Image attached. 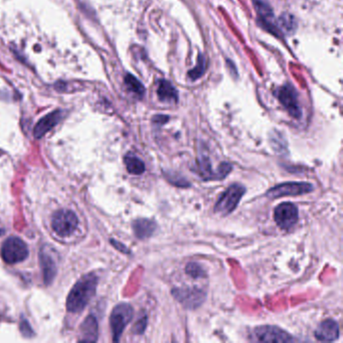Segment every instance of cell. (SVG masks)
<instances>
[{
  "mask_svg": "<svg viewBox=\"0 0 343 343\" xmlns=\"http://www.w3.org/2000/svg\"><path fill=\"white\" fill-rule=\"evenodd\" d=\"M124 163L126 165L127 171L131 174L140 175L145 171L144 162L134 154H127L124 157Z\"/></svg>",
  "mask_w": 343,
  "mask_h": 343,
  "instance_id": "d6986e66",
  "label": "cell"
},
{
  "mask_svg": "<svg viewBox=\"0 0 343 343\" xmlns=\"http://www.w3.org/2000/svg\"><path fill=\"white\" fill-rule=\"evenodd\" d=\"M125 84L127 86V88L133 92L134 94H136L137 96L139 97H142L144 95V92H145V89H144V86L135 78L133 77L132 75L128 74L126 77H125Z\"/></svg>",
  "mask_w": 343,
  "mask_h": 343,
  "instance_id": "44dd1931",
  "label": "cell"
},
{
  "mask_svg": "<svg viewBox=\"0 0 343 343\" xmlns=\"http://www.w3.org/2000/svg\"><path fill=\"white\" fill-rule=\"evenodd\" d=\"M79 221L76 214L69 210L57 212L52 220V228L61 237H68L78 228Z\"/></svg>",
  "mask_w": 343,
  "mask_h": 343,
  "instance_id": "5b68a950",
  "label": "cell"
},
{
  "mask_svg": "<svg viewBox=\"0 0 343 343\" xmlns=\"http://www.w3.org/2000/svg\"><path fill=\"white\" fill-rule=\"evenodd\" d=\"M133 231L135 235L140 239H145L150 237L157 228L156 224L152 220L148 219H138L132 224Z\"/></svg>",
  "mask_w": 343,
  "mask_h": 343,
  "instance_id": "2e32d148",
  "label": "cell"
},
{
  "mask_svg": "<svg viewBox=\"0 0 343 343\" xmlns=\"http://www.w3.org/2000/svg\"><path fill=\"white\" fill-rule=\"evenodd\" d=\"M133 314L134 311L132 306L127 303L118 304L113 309L110 316V326L115 342L120 340L125 327L132 320Z\"/></svg>",
  "mask_w": 343,
  "mask_h": 343,
  "instance_id": "277c9868",
  "label": "cell"
},
{
  "mask_svg": "<svg viewBox=\"0 0 343 343\" xmlns=\"http://www.w3.org/2000/svg\"><path fill=\"white\" fill-rule=\"evenodd\" d=\"M62 116H63L62 111L58 110L41 118L34 127V130H33L34 137L37 139L43 137L50 130H52L61 121Z\"/></svg>",
  "mask_w": 343,
  "mask_h": 343,
  "instance_id": "5bb4252c",
  "label": "cell"
},
{
  "mask_svg": "<svg viewBox=\"0 0 343 343\" xmlns=\"http://www.w3.org/2000/svg\"><path fill=\"white\" fill-rule=\"evenodd\" d=\"M246 187L238 183H233L220 197L215 205V213L223 217L230 215L238 206L241 198L246 193Z\"/></svg>",
  "mask_w": 343,
  "mask_h": 343,
  "instance_id": "7a4b0ae2",
  "label": "cell"
},
{
  "mask_svg": "<svg viewBox=\"0 0 343 343\" xmlns=\"http://www.w3.org/2000/svg\"><path fill=\"white\" fill-rule=\"evenodd\" d=\"M3 232H4V231H3V229H0V235H1V234H3Z\"/></svg>",
  "mask_w": 343,
  "mask_h": 343,
  "instance_id": "83f0119b",
  "label": "cell"
},
{
  "mask_svg": "<svg viewBox=\"0 0 343 343\" xmlns=\"http://www.w3.org/2000/svg\"><path fill=\"white\" fill-rule=\"evenodd\" d=\"M164 176L169 181V183H171V184H173L175 186H178V187H188L189 186L188 181L184 177H181L177 173H174V172H172V173L165 172Z\"/></svg>",
  "mask_w": 343,
  "mask_h": 343,
  "instance_id": "603a6c76",
  "label": "cell"
},
{
  "mask_svg": "<svg viewBox=\"0 0 343 343\" xmlns=\"http://www.w3.org/2000/svg\"><path fill=\"white\" fill-rule=\"evenodd\" d=\"M147 326V316L141 317L134 326V332L136 334H143Z\"/></svg>",
  "mask_w": 343,
  "mask_h": 343,
  "instance_id": "484cf974",
  "label": "cell"
},
{
  "mask_svg": "<svg viewBox=\"0 0 343 343\" xmlns=\"http://www.w3.org/2000/svg\"><path fill=\"white\" fill-rule=\"evenodd\" d=\"M98 278L94 274L83 276L72 288L68 299L67 309L72 313H80L85 309L96 293Z\"/></svg>",
  "mask_w": 343,
  "mask_h": 343,
  "instance_id": "6da1fadb",
  "label": "cell"
},
{
  "mask_svg": "<svg viewBox=\"0 0 343 343\" xmlns=\"http://www.w3.org/2000/svg\"><path fill=\"white\" fill-rule=\"evenodd\" d=\"M277 97L280 101V103L285 107V109L288 111V113L291 115L293 118L299 119L302 115L301 109L298 104V99H297V94L295 89L287 84L283 87H281L278 90Z\"/></svg>",
  "mask_w": 343,
  "mask_h": 343,
  "instance_id": "8fae6325",
  "label": "cell"
},
{
  "mask_svg": "<svg viewBox=\"0 0 343 343\" xmlns=\"http://www.w3.org/2000/svg\"><path fill=\"white\" fill-rule=\"evenodd\" d=\"M20 331H21V333L23 334V336H25V337H27V338H29V337H32L33 336V330L31 329V327H30V325H29V323H28V321L26 320V318L24 319V318H22L21 319V321H20Z\"/></svg>",
  "mask_w": 343,
  "mask_h": 343,
  "instance_id": "d4e9b609",
  "label": "cell"
},
{
  "mask_svg": "<svg viewBox=\"0 0 343 343\" xmlns=\"http://www.w3.org/2000/svg\"><path fill=\"white\" fill-rule=\"evenodd\" d=\"M313 190V185L308 182H285L270 188L266 192V197L276 200L283 197H297L309 193Z\"/></svg>",
  "mask_w": 343,
  "mask_h": 343,
  "instance_id": "8992f818",
  "label": "cell"
},
{
  "mask_svg": "<svg viewBox=\"0 0 343 343\" xmlns=\"http://www.w3.org/2000/svg\"><path fill=\"white\" fill-rule=\"evenodd\" d=\"M315 337L319 341L332 342L339 337V326L336 321L327 319L322 321L314 333Z\"/></svg>",
  "mask_w": 343,
  "mask_h": 343,
  "instance_id": "7c38bea8",
  "label": "cell"
},
{
  "mask_svg": "<svg viewBox=\"0 0 343 343\" xmlns=\"http://www.w3.org/2000/svg\"><path fill=\"white\" fill-rule=\"evenodd\" d=\"M111 243L114 246L117 250H119L120 252H123V253H125V254H129V253H130L129 250L126 248V246L122 244L121 242H119V241H117V240H115V239H111Z\"/></svg>",
  "mask_w": 343,
  "mask_h": 343,
  "instance_id": "4316f807",
  "label": "cell"
},
{
  "mask_svg": "<svg viewBox=\"0 0 343 343\" xmlns=\"http://www.w3.org/2000/svg\"><path fill=\"white\" fill-rule=\"evenodd\" d=\"M278 26L281 28L283 31L287 33H292L296 29V20L294 16H292L289 13H285L280 16L278 20Z\"/></svg>",
  "mask_w": 343,
  "mask_h": 343,
  "instance_id": "ffe728a7",
  "label": "cell"
},
{
  "mask_svg": "<svg viewBox=\"0 0 343 343\" xmlns=\"http://www.w3.org/2000/svg\"><path fill=\"white\" fill-rule=\"evenodd\" d=\"M173 297L187 309H197L206 300L207 294L199 288H174L172 289Z\"/></svg>",
  "mask_w": 343,
  "mask_h": 343,
  "instance_id": "9c48e42d",
  "label": "cell"
},
{
  "mask_svg": "<svg viewBox=\"0 0 343 343\" xmlns=\"http://www.w3.org/2000/svg\"><path fill=\"white\" fill-rule=\"evenodd\" d=\"M82 341H97L98 340V322L94 315H89L81 325Z\"/></svg>",
  "mask_w": 343,
  "mask_h": 343,
  "instance_id": "e0dca14e",
  "label": "cell"
},
{
  "mask_svg": "<svg viewBox=\"0 0 343 343\" xmlns=\"http://www.w3.org/2000/svg\"><path fill=\"white\" fill-rule=\"evenodd\" d=\"M299 211L296 205L292 203H282L274 211V220L281 229L289 230L298 222Z\"/></svg>",
  "mask_w": 343,
  "mask_h": 343,
  "instance_id": "ba28073f",
  "label": "cell"
},
{
  "mask_svg": "<svg viewBox=\"0 0 343 343\" xmlns=\"http://www.w3.org/2000/svg\"><path fill=\"white\" fill-rule=\"evenodd\" d=\"M185 273L188 276H190L192 278H195V279L204 278V277L207 276L205 269L200 264L194 263V262H191V263L187 264V266L185 267Z\"/></svg>",
  "mask_w": 343,
  "mask_h": 343,
  "instance_id": "7402d4cb",
  "label": "cell"
},
{
  "mask_svg": "<svg viewBox=\"0 0 343 343\" xmlns=\"http://www.w3.org/2000/svg\"><path fill=\"white\" fill-rule=\"evenodd\" d=\"M205 71H206V63H205V59H204L202 56H200V58H199V60H198V65H197V67H195L193 70H191V71L188 73V75H189V77H190L192 80H197V79L201 78V77L204 75Z\"/></svg>",
  "mask_w": 343,
  "mask_h": 343,
  "instance_id": "cb8c5ba5",
  "label": "cell"
},
{
  "mask_svg": "<svg viewBox=\"0 0 343 343\" xmlns=\"http://www.w3.org/2000/svg\"><path fill=\"white\" fill-rule=\"evenodd\" d=\"M157 95L162 102L175 103L178 100V93L176 89L168 81L159 82Z\"/></svg>",
  "mask_w": 343,
  "mask_h": 343,
  "instance_id": "ac0fdd59",
  "label": "cell"
},
{
  "mask_svg": "<svg viewBox=\"0 0 343 343\" xmlns=\"http://www.w3.org/2000/svg\"><path fill=\"white\" fill-rule=\"evenodd\" d=\"M198 172L205 181L210 180H223L232 170V165L229 162H223L219 165L217 170H213L212 162L206 155L198 158Z\"/></svg>",
  "mask_w": 343,
  "mask_h": 343,
  "instance_id": "52a82bcc",
  "label": "cell"
},
{
  "mask_svg": "<svg viewBox=\"0 0 343 343\" xmlns=\"http://www.w3.org/2000/svg\"><path fill=\"white\" fill-rule=\"evenodd\" d=\"M254 5L256 6L259 17L262 21V26H264L266 29L273 33H278L279 30L275 26V23L273 22L274 15L271 7L262 0H254Z\"/></svg>",
  "mask_w": 343,
  "mask_h": 343,
  "instance_id": "9a60e30c",
  "label": "cell"
},
{
  "mask_svg": "<svg viewBox=\"0 0 343 343\" xmlns=\"http://www.w3.org/2000/svg\"><path fill=\"white\" fill-rule=\"evenodd\" d=\"M255 337L258 341L261 342H292L294 338L286 332L285 330L281 329L277 326H259L254 330Z\"/></svg>",
  "mask_w": 343,
  "mask_h": 343,
  "instance_id": "30bf717a",
  "label": "cell"
},
{
  "mask_svg": "<svg viewBox=\"0 0 343 343\" xmlns=\"http://www.w3.org/2000/svg\"><path fill=\"white\" fill-rule=\"evenodd\" d=\"M0 253L5 263L16 264L24 261L27 258L28 248L21 238L10 236L2 243Z\"/></svg>",
  "mask_w": 343,
  "mask_h": 343,
  "instance_id": "3957f363",
  "label": "cell"
},
{
  "mask_svg": "<svg viewBox=\"0 0 343 343\" xmlns=\"http://www.w3.org/2000/svg\"><path fill=\"white\" fill-rule=\"evenodd\" d=\"M39 264L44 283L48 285L54 281L57 275V265L53 256L46 252L45 249H40L39 251Z\"/></svg>",
  "mask_w": 343,
  "mask_h": 343,
  "instance_id": "4fadbf2b",
  "label": "cell"
}]
</instances>
